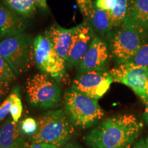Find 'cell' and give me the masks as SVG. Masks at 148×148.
Masks as SVG:
<instances>
[{
	"instance_id": "cell-18",
	"label": "cell",
	"mask_w": 148,
	"mask_h": 148,
	"mask_svg": "<svg viewBox=\"0 0 148 148\" xmlns=\"http://www.w3.org/2000/svg\"><path fill=\"white\" fill-rule=\"evenodd\" d=\"M128 0H117L114 8L110 12L112 27H118L124 21L127 12Z\"/></svg>"
},
{
	"instance_id": "cell-13",
	"label": "cell",
	"mask_w": 148,
	"mask_h": 148,
	"mask_svg": "<svg viewBox=\"0 0 148 148\" xmlns=\"http://www.w3.org/2000/svg\"><path fill=\"white\" fill-rule=\"evenodd\" d=\"M19 15L5 3L0 2V38L4 39L24 32L27 22Z\"/></svg>"
},
{
	"instance_id": "cell-6",
	"label": "cell",
	"mask_w": 148,
	"mask_h": 148,
	"mask_svg": "<svg viewBox=\"0 0 148 148\" xmlns=\"http://www.w3.org/2000/svg\"><path fill=\"white\" fill-rule=\"evenodd\" d=\"M110 56L117 64L130 60L148 38L136 29L122 23L109 35Z\"/></svg>"
},
{
	"instance_id": "cell-10",
	"label": "cell",
	"mask_w": 148,
	"mask_h": 148,
	"mask_svg": "<svg viewBox=\"0 0 148 148\" xmlns=\"http://www.w3.org/2000/svg\"><path fill=\"white\" fill-rule=\"evenodd\" d=\"M96 35L95 31L88 20L86 19L77 25L66 61V66H78Z\"/></svg>"
},
{
	"instance_id": "cell-20",
	"label": "cell",
	"mask_w": 148,
	"mask_h": 148,
	"mask_svg": "<svg viewBox=\"0 0 148 148\" xmlns=\"http://www.w3.org/2000/svg\"><path fill=\"white\" fill-rule=\"evenodd\" d=\"M15 77V73L0 53V79L11 83Z\"/></svg>"
},
{
	"instance_id": "cell-22",
	"label": "cell",
	"mask_w": 148,
	"mask_h": 148,
	"mask_svg": "<svg viewBox=\"0 0 148 148\" xmlns=\"http://www.w3.org/2000/svg\"><path fill=\"white\" fill-rule=\"evenodd\" d=\"M16 86L12 90L10 95L5 98L3 102L0 104V122L3 121L5 118L10 112L11 108H12L14 97H15L16 95Z\"/></svg>"
},
{
	"instance_id": "cell-25",
	"label": "cell",
	"mask_w": 148,
	"mask_h": 148,
	"mask_svg": "<svg viewBox=\"0 0 148 148\" xmlns=\"http://www.w3.org/2000/svg\"><path fill=\"white\" fill-rule=\"evenodd\" d=\"M76 1L80 9L81 12L86 18L94 5L92 2V0H76Z\"/></svg>"
},
{
	"instance_id": "cell-9",
	"label": "cell",
	"mask_w": 148,
	"mask_h": 148,
	"mask_svg": "<svg viewBox=\"0 0 148 148\" xmlns=\"http://www.w3.org/2000/svg\"><path fill=\"white\" fill-rule=\"evenodd\" d=\"M112 82L110 72L106 70L90 71L79 73L73 81L71 88L98 100L106 93Z\"/></svg>"
},
{
	"instance_id": "cell-14",
	"label": "cell",
	"mask_w": 148,
	"mask_h": 148,
	"mask_svg": "<svg viewBox=\"0 0 148 148\" xmlns=\"http://www.w3.org/2000/svg\"><path fill=\"white\" fill-rule=\"evenodd\" d=\"M75 29L76 26L66 29L58 25H54L46 31L50 37L56 53L65 62L67 59Z\"/></svg>"
},
{
	"instance_id": "cell-28",
	"label": "cell",
	"mask_w": 148,
	"mask_h": 148,
	"mask_svg": "<svg viewBox=\"0 0 148 148\" xmlns=\"http://www.w3.org/2000/svg\"><path fill=\"white\" fill-rule=\"evenodd\" d=\"M36 6L38 8L43 9V10H46L47 8V1L46 0H34Z\"/></svg>"
},
{
	"instance_id": "cell-31",
	"label": "cell",
	"mask_w": 148,
	"mask_h": 148,
	"mask_svg": "<svg viewBox=\"0 0 148 148\" xmlns=\"http://www.w3.org/2000/svg\"><path fill=\"white\" fill-rule=\"evenodd\" d=\"M63 148H80L77 143H68L64 145Z\"/></svg>"
},
{
	"instance_id": "cell-32",
	"label": "cell",
	"mask_w": 148,
	"mask_h": 148,
	"mask_svg": "<svg viewBox=\"0 0 148 148\" xmlns=\"http://www.w3.org/2000/svg\"><path fill=\"white\" fill-rule=\"evenodd\" d=\"M143 118L144 119H145V123H147V125H148V103L145 105V109L143 114Z\"/></svg>"
},
{
	"instance_id": "cell-26",
	"label": "cell",
	"mask_w": 148,
	"mask_h": 148,
	"mask_svg": "<svg viewBox=\"0 0 148 148\" xmlns=\"http://www.w3.org/2000/svg\"><path fill=\"white\" fill-rule=\"evenodd\" d=\"M10 82L0 79V99L8 94L10 90Z\"/></svg>"
},
{
	"instance_id": "cell-11",
	"label": "cell",
	"mask_w": 148,
	"mask_h": 148,
	"mask_svg": "<svg viewBox=\"0 0 148 148\" xmlns=\"http://www.w3.org/2000/svg\"><path fill=\"white\" fill-rule=\"evenodd\" d=\"M110 56L106 42L100 36L96 35L86 54L77 66L79 73L105 71Z\"/></svg>"
},
{
	"instance_id": "cell-5",
	"label": "cell",
	"mask_w": 148,
	"mask_h": 148,
	"mask_svg": "<svg viewBox=\"0 0 148 148\" xmlns=\"http://www.w3.org/2000/svg\"><path fill=\"white\" fill-rule=\"evenodd\" d=\"M27 100L33 107L54 108L60 101L61 89L57 81L45 73L29 77L25 84Z\"/></svg>"
},
{
	"instance_id": "cell-2",
	"label": "cell",
	"mask_w": 148,
	"mask_h": 148,
	"mask_svg": "<svg viewBox=\"0 0 148 148\" xmlns=\"http://www.w3.org/2000/svg\"><path fill=\"white\" fill-rule=\"evenodd\" d=\"M37 121L38 128L31 136L32 143H46L60 148L75 134V126L63 109L48 111Z\"/></svg>"
},
{
	"instance_id": "cell-8",
	"label": "cell",
	"mask_w": 148,
	"mask_h": 148,
	"mask_svg": "<svg viewBox=\"0 0 148 148\" xmlns=\"http://www.w3.org/2000/svg\"><path fill=\"white\" fill-rule=\"evenodd\" d=\"M113 82L123 84L132 89L145 106L148 103V68L125 62L110 71Z\"/></svg>"
},
{
	"instance_id": "cell-19",
	"label": "cell",
	"mask_w": 148,
	"mask_h": 148,
	"mask_svg": "<svg viewBox=\"0 0 148 148\" xmlns=\"http://www.w3.org/2000/svg\"><path fill=\"white\" fill-rule=\"evenodd\" d=\"M126 62L135 66L148 68V39L145 40L134 56Z\"/></svg>"
},
{
	"instance_id": "cell-7",
	"label": "cell",
	"mask_w": 148,
	"mask_h": 148,
	"mask_svg": "<svg viewBox=\"0 0 148 148\" xmlns=\"http://www.w3.org/2000/svg\"><path fill=\"white\" fill-rule=\"evenodd\" d=\"M34 56L37 67L57 82L65 76L66 62L56 53L46 32L38 35L34 40Z\"/></svg>"
},
{
	"instance_id": "cell-34",
	"label": "cell",
	"mask_w": 148,
	"mask_h": 148,
	"mask_svg": "<svg viewBox=\"0 0 148 148\" xmlns=\"http://www.w3.org/2000/svg\"><path fill=\"white\" fill-rule=\"evenodd\" d=\"M46 1H47V0H46Z\"/></svg>"
},
{
	"instance_id": "cell-24",
	"label": "cell",
	"mask_w": 148,
	"mask_h": 148,
	"mask_svg": "<svg viewBox=\"0 0 148 148\" xmlns=\"http://www.w3.org/2000/svg\"><path fill=\"white\" fill-rule=\"evenodd\" d=\"M117 0H96L93 3L96 8L106 11H111L116 5Z\"/></svg>"
},
{
	"instance_id": "cell-16",
	"label": "cell",
	"mask_w": 148,
	"mask_h": 148,
	"mask_svg": "<svg viewBox=\"0 0 148 148\" xmlns=\"http://www.w3.org/2000/svg\"><path fill=\"white\" fill-rule=\"evenodd\" d=\"M26 141L19 124L13 120L5 121L0 129V147H12Z\"/></svg>"
},
{
	"instance_id": "cell-33",
	"label": "cell",
	"mask_w": 148,
	"mask_h": 148,
	"mask_svg": "<svg viewBox=\"0 0 148 148\" xmlns=\"http://www.w3.org/2000/svg\"><path fill=\"white\" fill-rule=\"evenodd\" d=\"M145 143H146V147H147V148H148V136L145 139Z\"/></svg>"
},
{
	"instance_id": "cell-15",
	"label": "cell",
	"mask_w": 148,
	"mask_h": 148,
	"mask_svg": "<svg viewBox=\"0 0 148 148\" xmlns=\"http://www.w3.org/2000/svg\"><path fill=\"white\" fill-rule=\"evenodd\" d=\"M86 18L89 21L94 30L101 37L109 36L113 28L109 11L101 10L93 5Z\"/></svg>"
},
{
	"instance_id": "cell-1",
	"label": "cell",
	"mask_w": 148,
	"mask_h": 148,
	"mask_svg": "<svg viewBox=\"0 0 148 148\" xmlns=\"http://www.w3.org/2000/svg\"><path fill=\"white\" fill-rule=\"evenodd\" d=\"M143 128V123L132 114L112 116L84 136L91 148H131Z\"/></svg>"
},
{
	"instance_id": "cell-29",
	"label": "cell",
	"mask_w": 148,
	"mask_h": 148,
	"mask_svg": "<svg viewBox=\"0 0 148 148\" xmlns=\"http://www.w3.org/2000/svg\"><path fill=\"white\" fill-rule=\"evenodd\" d=\"M132 148H147L146 147L145 139L143 138H140L137 142H136Z\"/></svg>"
},
{
	"instance_id": "cell-23",
	"label": "cell",
	"mask_w": 148,
	"mask_h": 148,
	"mask_svg": "<svg viewBox=\"0 0 148 148\" xmlns=\"http://www.w3.org/2000/svg\"><path fill=\"white\" fill-rule=\"evenodd\" d=\"M22 111H23V106H22L21 99V97H20L19 88H18V86H16V95L15 97H14L13 103H12L10 112L12 119L18 123V120H19L21 116Z\"/></svg>"
},
{
	"instance_id": "cell-27",
	"label": "cell",
	"mask_w": 148,
	"mask_h": 148,
	"mask_svg": "<svg viewBox=\"0 0 148 148\" xmlns=\"http://www.w3.org/2000/svg\"><path fill=\"white\" fill-rule=\"evenodd\" d=\"M29 148H58L55 146L46 143H31Z\"/></svg>"
},
{
	"instance_id": "cell-12",
	"label": "cell",
	"mask_w": 148,
	"mask_h": 148,
	"mask_svg": "<svg viewBox=\"0 0 148 148\" xmlns=\"http://www.w3.org/2000/svg\"><path fill=\"white\" fill-rule=\"evenodd\" d=\"M123 23L148 38V0H128L126 17Z\"/></svg>"
},
{
	"instance_id": "cell-4",
	"label": "cell",
	"mask_w": 148,
	"mask_h": 148,
	"mask_svg": "<svg viewBox=\"0 0 148 148\" xmlns=\"http://www.w3.org/2000/svg\"><path fill=\"white\" fill-rule=\"evenodd\" d=\"M0 53L16 75H21L34 62V40L24 32L4 38L0 42Z\"/></svg>"
},
{
	"instance_id": "cell-3",
	"label": "cell",
	"mask_w": 148,
	"mask_h": 148,
	"mask_svg": "<svg viewBox=\"0 0 148 148\" xmlns=\"http://www.w3.org/2000/svg\"><path fill=\"white\" fill-rule=\"evenodd\" d=\"M64 110L73 125L78 129L89 128L104 116L98 100L73 88L64 93Z\"/></svg>"
},
{
	"instance_id": "cell-30",
	"label": "cell",
	"mask_w": 148,
	"mask_h": 148,
	"mask_svg": "<svg viewBox=\"0 0 148 148\" xmlns=\"http://www.w3.org/2000/svg\"><path fill=\"white\" fill-rule=\"evenodd\" d=\"M29 144L27 143V141H25L24 143H22L18 145L12 146V147H0V148H29Z\"/></svg>"
},
{
	"instance_id": "cell-17",
	"label": "cell",
	"mask_w": 148,
	"mask_h": 148,
	"mask_svg": "<svg viewBox=\"0 0 148 148\" xmlns=\"http://www.w3.org/2000/svg\"><path fill=\"white\" fill-rule=\"evenodd\" d=\"M4 3L16 13L25 17H29L36 11L34 0H5Z\"/></svg>"
},
{
	"instance_id": "cell-21",
	"label": "cell",
	"mask_w": 148,
	"mask_h": 148,
	"mask_svg": "<svg viewBox=\"0 0 148 148\" xmlns=\"http://www.w3.org/2000/svg\"><path fill=\"white\" fill-rule=\"evenodd\" d=\"M19 127L22 134L31 137L36 132L38 128V121L32 117L26 118L20 123Z\"/></svg>"
}]
</instances>
